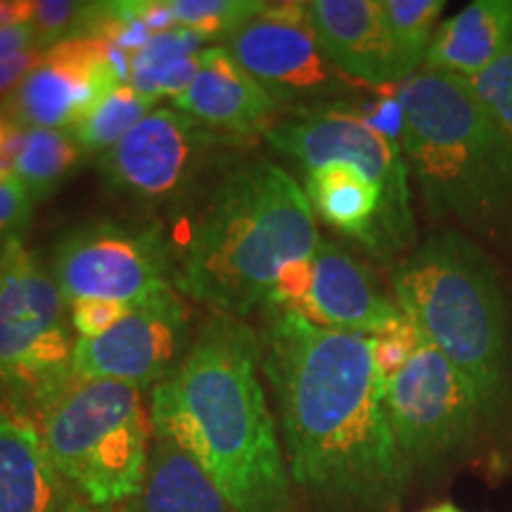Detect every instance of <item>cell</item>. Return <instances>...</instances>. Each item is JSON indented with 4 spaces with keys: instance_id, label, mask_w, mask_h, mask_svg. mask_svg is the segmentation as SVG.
<instances>
[{
    "instance_id": "cell-1",
    "label": "cell",
    "mask_w": 512,
    "mask_h": 512,
    "mask_svg": "<svg viewBox=\"0 0 512 512\" xmlns=\"http://www.w3.org/2000/svg\"><path fill=\"white\" fill-rule=\"evenodd\" d=\"M259 339L287 470L311 508L399 512L413 472L384 411L370 339L292 311H266Z\"/></svg>"
},
{
    "instance_id": "cell-2",
    "label": "cell",
    "mask_w": 512,
    "mask_h": 512,
    "mask_svg": "<svg viewBox=\"0 0 512 512\" xmlns=\"http://www.w3.org/2000/svg\"><path fill=\"white\" fill-rule=\"evenodd\" d=\"M261 339L214 316L150 392V427L202 467L235 512H294L292 479L261 384Z\"/></svg>"
},
{
    "instance_id": "cell-3",
    "label": "cell",
    "mask_w": 512,
    "mask_h": 512,
    "mask_svg": "<svg viewBox=\"0 0 512 512\" xmlns=\"http://www.w3.org/2000/svg\"><path fill=\"white\" fill-rule=\"evenodd\" d=\"M320 242L309 197L283 166H228L174 259V287L214 313L245 318L266 309L280 271L311 259Z\"/></svg>"
},
{
    "instance_id": "cell-4",
    "label": "cell",
    "mask_w": 512,
    "mask_h": 512,
    "mask_svg": "<svg viewBox=\"0 0 512 512\" xmlns=\"http://www.w3.org/2000/svg\"><path fill=\"white\" fill-rule=\"evenodd\" d=\"M403 110L401 150L432 219L477 233L512 228V140L470 81L418 69L394 88Z\"/></svg>"
},
{
    "instance_id": "cell-5",
    "label": "cell",
    "mask_w": 512,
    "mask_h": 512,
    "mask_svg": "<svg viewBox=\"0 0 512 512\" xmlns=\"http://www.w3.org/2000/svg\"><path fill=\"white\" fill-rule=\"evenodd\" d=\"M396 304L496 415L512 382V332L503 280L482 247L458 230L430 233L392 271Z\"/></svg>"
},
{
    "instance_id": "cell-6",
    "label": "cell",
    "mask_w": 512,
    "mask_h": 512,
    "mask_svg": "<svg viewBox=\"0 0 512 512\" xmlns=\"http://www.w3.org/2000/svg\"><path fill=\"white\" fill-rule=\"evenodd\" d=\"M147 420L136 384L74 375L38 413V432L62 482L83 503L107 508L133 501L145 482Z\"/></svg>"
},
{
    "instance_id": "cell-7",
    "label": "cell",
    "mask_w": 512,
    "mask_h": 512,
    "mask_svg": "<svg viewBox=\"0 0 512 512\" xmlns=\"http://www.w3.org/2000/svg\"><path fill=\"white\" fill-rule=\"evenodd\" d=\"M60 287L22 235L0 247V392L41 413L72 382L74 339Z\"/></svg>"
},
{
    "instance_id": "cell-8",
    "label": "cell",
    "mask_w": 512,
    "mask_h": 512,
    "mask_svg": "<svg viewBox=\"0 0 512 512\" xmlns=\"http://www.w3.org/2000/svg\"><path fill=\"white\" fill-rule=\"evenodd\" d=\"M242 143L188 117L155 107L112 150L98 157L107 188L143 207H183Z\"/></svg>"
},
{
    "instance_id": "cell-9",
    "label": "cell",
    "mask_w": 512,
    "mask_h": 512,
    "mask_svg": "<svg viewBox=\"0 0 512 512\" xmlns=\"http://www.w3.org/2000/svg\"><path fill=\"white\" fill-rule=\"evenodd\" d=\"M280 155L306 171L323 164H351L373 178L384 195V235L389 254H399L415 240V216L408 164L399 143H392L363 121L349 100L290 110L266 133Z\"/></svg>"
},
{
    "instance_id": "cell-10",
    "label": "cell",
    "mask_w": 512,
    "mask_h": 512,
    "mask_svg": "<svg viewBox=\"0 0 512 512\" xmlns=\"http://www.w3.org/2000/svg\"><path fill=\"white\" fill-rule=\"evenodd\" d=\"M174 252L155 223L91 221L53 247L50 275L64 304L114 299L138 304L174 283Z\"/></svg>"
},
{
    "instance_id": "cell-11",
    "label": "cell",
    "mask_w": 512,
    "mask_h": 512,
    "mask_svg": "<svg viewBox=\"0 0 512 512\" xmlns=\"http://www.w3.org/2000/svg\"><path fill=\"white\" fill-rule=\"evenodd\" d=\"M384 411L411 472L456 456L489 420L472 382L427 342L384 382Z\"/></svg>"
},
{
    "instance_id": "cell-12",
    "label": "cell",
    "mask_w": 512,
    "mask_h": 512,
    "mask_svg": "<svg viewBox=\"0 0 512 512\" xmlns=\"http://www.w3.org/2000/svg\"><path fill=\"white\" fill-rule=\"evenodd\" d=\"M221 46L278 105L290 110L356 98L361 88L325 57L309 3H268Z\"/></svg>"
},
{
    "instance_id": "cell-13",
    "label": "cell",
    "mask_w": 512,
    "mask_h": 512,
    "mask_svg": "<svg viewBox=\"0 0 512 512\" xmlns=\"http://www.w3.org/2000/svg\"><path fill=\"white\" fill-rule=\"evenodd\" d=\"M131 76V57L105 38H72L43 50L0 110L24 128L74 131Z\"/></svg>"
},
{
    "instance_id": "cell-14",
    "label": "cell",
    "mask_w": 512,
    "mask_h": 512,
    "mask_svg": "<svg viewBox=\"0 0 512 512\" xmlns=\"http://www.w3.org/2000/svg\"><path fill=\"white\" fill-rule=\"evenodd\" d=\"M192 342L188 306L169 285L133 306L107 335L76 339L72 373L81 380L155 387L181 366Z\"/></svg>"
},
{
    "instance_id": "cell-15",
    "label": "cell",
    "mask_w": 512,
    "mask_h": 512,
    "mask_svg": "<svg viewBox=\"0 0 512 512\" xmlns=\"http://www.w3.org/2000/svg\"><path fill=\"white\" fill-rule=\"evenodd\" d=\"M309 15L325 57L351 81L380 91L408 79L380 0H311Z\"/></svg>"
},
{
    "instance_id": "cell-16",
    "label": "cell",
    "mask_w": 512,
    "mask_h": 512,
    "mask_svg": "<svg viewBox=\"0 0 512 512\" xmlns=\"http://www.w3.org/2000/svg\"><path fill=\"white\" fill-rule=\"evenodd\" d=\"M294 313L320 328L366 337L377 335L403 316L399 304L377 287L361 261L325 240L311 259L309 294Z\"/></svg>"
},
{
    "instance_id": "cell-17",
    "label": "cell",
    "mask_w": 512,
    "mask_h": 512,
    "mask_svg": "<svg viewBox=\"0 0 512 512\" xmlns=\"http://www.w3.org/2000/svg\"><path fill=\"white\" fill-rule=\"evenodd\" d=\"M174 107L223 136L247 140L271 131L278 102L249 76L223 46L200 50L197 74L174 98Z\"/></svg>"
},
{
    "instance_id": "cell-18",
    "label": "cell",
    "mask_w": 512,
    "mask_h": 512,
    "mask_svg": "<svg viewBox=\"0 0 512 512\" xmlns=\"http://www.w3.org/2000/svg\"><path fill=\"white\" fill-rule=\"evenodd\" d=\"M67 496L38 427L0 406V512H60Z\"/></svg>"
},
{
    "instance_id": "cell-19",
    "label": "cell",
    "mask_w": 512,
    "mask_h": 512,
    "mask_svg": "<svg viewBox=\"0 0 512 512\" xmlns=\"http://www.w3.org/2000/svg\"><path fill=\"white\" fill-rule=\"evenodd\" d=\"M313 214L337 233L361 242L377 259H389L384 235V195L366 171L351 164H323L306 171Z\"/></svg>"
},
{
    "instance_id": "cell-20",
    "label": "cell",
    "mask_w": 512,
    "mask_h": 512,
    "mask_svg": "<svg viewBox=\"0 0 512 512\" xmlns=\"http://www.w3.org/2000/svg\"><path fill=\"white\" fill-rule=\"evenodd\" d=\"M512 38V0H475L434 34L422 67L475 79L498 60Z\"/></svg>"
},
{
    "instance_id": "cell-21",
    "label": "cell",
    "mask_w": 512,
    "mask_h": 512,
    "mask_svg": "<svg viewBox=\"0 0 512 512\" xmlns=\"http://www.w3.org/2000/svg\"><path fill=\"white\" fill-rule=\"evenodd\" d=\"M126 512H235L188 453L155 437L145 482Z\"/></svg>"
},
{
    "instance_id": "cell-22",
    "label": "cell",
    "mask_w": 512,
    "mask_h": 512,
    "mask_svg": "<svg viewBox=\"0 0 512 512\" xmlns=\"http://www.w3.org/2000/svg\"><path fill=\"white\" fill-rule=\"evenodd\" d=\"M200 46L202 38L183 27L155 34L131 55L128 86L152 100H159L162 95L178 98L195 79Z\"/></svg>"
},
{
    "instance_id": "cell-23",
    "label": "cell",
    "mask_w": 512,
    "mask_h": 512,
    "mask_svg": "<svg viewBox=\"0 0 512 512\" xmlns=\"http://www.w3.org/2000/svg\"><path fill=\"white\" fill-rule=\"evenodd\" d=\"M83 147L72 131L29 128L15 162V181L29 192L31 200L43 202L55 195L76 174L83 162Z\"/></svg>"
},
{
    "instance_id": "cell-24",
    "label": "cell",
    "mask_w": 512,
    "mask_h": 512,
    "mask_svg": "<svg viewBox=\"0 0 512 512\" xmlns=\"http://www.w3.org/2000/svg\"><path fill=\"white\" fill-rule=\"evenodd\" d=\"M155 105L157 100L145 98L133 86L121 83L72 133L86 155L100 157L112 150L121 138H126L147 114L155 110Z\"/></svg>"
},
{
    "instance_id": "cell-25",
    "label": "cell",
    "mask_w": 512,
    "mask_h": 512,
    "mask_svg": "<svg viewBox=\"0 0 512 512\" xmlns=\"http://www.w3.org/2000/svg\"><path fill=\"white\" fill-rule=\"evenodd\" d=\"M384 27L399 53L408 76L422 69L425 55L430 50L441 12L446 10L444 0H380Z\"/></svg>"
},
{
    "instance_id": "cell-26",
    "label": "cell",
    "mask_w": 512,
    "mask_h": 512,
    "mask_svg": "<svg viewBox=\"0 0 512 512\" xmlns=\"http://www.w3.org/2000/svg\"><path fill=\"white\" fill-rule=\"evenodd\" d=\"M176 27L207 38H230L266 10L264 0H166Z\"/></svg>"
},
{
    "instance_id": "cell-27",
    "label": "cell",
    "mask_w": 512,
    "mask_h": 512,
    "mask_svg": "<svg viewBox=\"0 0 512 512\" xmlns=\"http://www.w3.org/2000/svg\"><path fill=\"white\" fill-rule=\"evenodd\" d=\"M467 81H470V88L475 91L479 102L486 107V112L512 140V38L508 48L498 55V60L491 67H486L482 74Z\"/></svg>"
},
{
    "instance_id": "cell-28",
    "label": "cell",
    "mask_w": 512,
    "mask_h": 512,
    "mask_svg": "<svg viewBox=\"0 0 512 512\" xmlns=\"http://www.w3.org/2000/svg\"><path fill=\"white\" fill-rule=\"evenodd\" d=\"M368 339L373 363L384 382L392 380L394 375H399L401 370L411 363V358L418 354L422 342H425L408 316H401L396 323L389 325V328L380 330L377 335Z\"/></svg>"
},
{
    "instance_id": "cell-29",
    "label": "cell",
    "mask_w": 512,
    "mask_h": 512,
    "mask_svg": "<svg viewBox=\"0 0 512 512\" xmlns=\"http://www.w3.org/2000/svg\"><path fill=\"white\" fill-rule=\"evenodd\" d=\"M136 304L114 302V299H76L67 304L72 330L79 339H98L107 335L112 328L124 320L133 311Z\"/></svg>"
},
{
    "instance_id": "cell-30",
    "label": "cell",
    "mask_w": 512,
    "mask_h": 512,
    "mask_svg": "<svg viewBox=\"0 0 512 512\" xmlns=\"http://www.w3.org/2000/svg\"><path fill=\"white\" fill-rule=\"evenodd\" d=\"M34 200L15 178H0V247L22 235L31 219Z\"/></svg>"
},
{
    "instance_id": "cell-31",
    "label": "cell",
    "mask_w": 512,
    "mask_h": 512,
    "mask_svg": "<svg viewBox=\"0 0 512 512\" xmlns=\"http://www.w3.org/2000/svg\"><path fill=\"white\" fill-rule=\"evenodd\" d=\"M31 50H41L36 46L34 29L29 22L12 24V27L0 29V62L15 60V57L31 53Z\"/></svg>"
},
{
    "instance_id": "cell-32",
    "label": "cell",
    "mask_w": 512,
    "mask_h": 512,
    "mask_svg": "<svg viewBox=\"0 0 512 512\" xmlns=\"http://www.w3.org/2000/svg\"><path fill=\"white\" fill-rule=\"evenodd\" d=\"M43 50H31V53H24L15 57V60L0 62V95H10L15 88L22 83L24 76L31 72V67L38 62Z\"/></svg>"
},
{
    "instance_id": "cell-33",
    "label": "cell",
    "mask_w": 512,
    "mask_h": 512,
    "mask_svg": "<svg viewBox=\"0 0 512 512\" xmlns=\"http://www.w3.org/2000/svg\"><path fill=\"white\" fill-rule=\"evenodd\" d=\"M31 5L34 3H27V0H0V29L29 22Z\"/></svg>"
},
{
    "instance_id": "cell-34",
    "label": "cell",
    "mask_w": 512,
    "mask_h": 512,
    "mask_svg": "<svg viewBox=\"0 0 512 512\" xmlns=\"http://www.w3.org/2000/svg\"><path fill=\"white\" fill-rule=\"evenodd\" d=\"M60 512H102V510L100 508H93V505H88V503H83L81 498L67 496V501H64Z\"/></svg>"
},
{
    "instance_id": "cell-35",
    "label": "cell",
    "mask_w": 512,
    "mask_h": 512,
    "mask_svg": "<svg viewBox=\"0 0 512 512\" xmlns=\"http://www.w3.org/2000/svg\"><path fill=\"white\" fill-rule=\"evenodd\" d=\"M427 512H465V510H460L458 505H453V503H444V505H437V508H432Z\"/></svg>"
}]
</instances>
